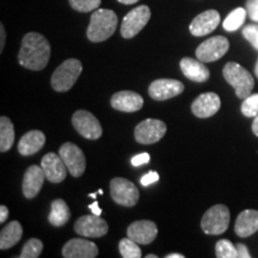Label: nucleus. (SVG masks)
Masks as SVG:
<instances>
[{
    "mask_svg": "<svg viewBox=\"0 0 258 258\" xmlns=\"http://www.w3.org/2000/svg\"><path fill=\"white\" fill-rule=\"evenodd\" d=\"M50 59V44L43 35L29 32L22 40L18 53L21 66L31 71H41L47 66Z\"/></svg>",
    "mask_w": 258,
    "mask_h": 258,
    "instance_id": "nucleus-1",
    "label": "nucleus"
},
{
    "mask_svg": "<svg viewBox=\"0 0 258 258\" xmlns=\"http://www.w3.org/2000/svg\"><path fill=\"white\" fill-rule=\"evenodd\" d=\"M118 19L112 10L97 9L93 11L90 24L86 31L88 38L91 42L98 43L111 37L117 28Z\"/></svg>",
    "mask_w": 258,
    "mask_h": 258,
    "instance_id": "nucleus-2",
    "label": "nucleus"
},
{
    "mask_svg": "<svg viewBox=\"0 0 258 258\" xmlns=\"http://www.w3.org/2000/svg\"><path fill=\"white\" fill-rule=\"evenodd\" d=\"M222 76L226 82L234 89L238 98L245 99L251 95L254 88L253 77L239 63L233 62V61L226 63L222 70Z\"/></svg>",
    "mask_w": 258,
    "mask_h": 258,
    "instance_id": "nucleus-3",
    "label": "nucleus"
},
{
    "mask_svg": "<svg viewBox=\"0 0 258 258\" xmlns=\"http://www.w3.org/2000/svg\"><path fill=\"white\" fill-rule=\"evenodd\" d=\"M83 72V64L78 59L63 61L51 76V88L56 92H66L72 89Z\"/></svg>",
    "mask_w": 258,
    "mask_h": 258,
    "instance_id": "nucleus-4",
    "label": "nucleus"
},
{
    "mask_svg": "<svg viewBox=\"0 0 258 258\" xmlns=\"http://www.w3.org/2000/svg\"><path fill=\"white\" fill-rule=\"evenodd\" d=\"M230 219V209L225 205H215L209 208L202 217L201 228L206 234H222L227 231Z\"/></svg>",
    "mask_w": 258,
    "mask_h": 258,
    "instance_id": "nucleus-5",
    "label": "nucleus"
},
{
    "mask_svg": "<svg viewBox=\"0 0 258 258\" xmlns=\"http://www.w3.org/2000/svg\"><path fill=\"white\" fill-rule=\"evenodd\" d=\"M151 18V10L146 5H140L124 16L121 24V35L123 38H133L146 27Z\"/></svg>",
    "mask_w": 258,
    "mask_h": 258,
    "instance_id": "nucleus-6",
    "label": "nucleus"
},
{
    "mask_svg": "<svg viewBox=\"0 0 258 258\" xmlns=\"http://www.w3.org/2000/svg\"><path fill=\"white\" fill-rule=\"evenodd\" d=\"M110 192L112 200L117 205L124 206V207H133L140 198V194L134 183L121 177L111 179Z\"/></svg>",
    "mask_w": 258,
    "mask_h": 258,
    "instance_id": "nucleus-7",
    "label": "nucleus"
},
{
    "mask_svg": "<svg viewBox=\"0 0 258 258\" xmlns=\"http://www.w3.org/2000/svg\"><path fill=\"white\" fill-rule=\"evenodd\" d=\"M230 49V42L224 36H214L208 38L198 47L196 57L202 62H214L227 53Z\"/></svg>",
    "mask_w": 258,
    "mask_h": 258,
    "instance_id": "nucleus-8",
    "label": "nucleus"
},
{
    "mask_svg": "<svg viewBox=\"0 0 258 258\" xmlns=\"http://www.w3.org/2000/svg\"><path fill=\"white\" fill-rule=\"evenodd\" d=\"M73 127L82 135L89 140H97L102 137L103 129L97 117L90 111L78 110L74 112L72 117Z\"/></svg>",
    "mask_w": 258,
    "mask_h": 258,
    "instance_id": "nucleus-9",
    "label": "nucleus"
},
{
    "mask_svg": "<svg viewBox=\"0 0 258 258\" xmlns=\"http://www.w3.org/2000/svg\"><path fill=\"white\" fill-rule=\"evenodd\" d=\"M166 133V124L156 118H147L135 127L134 135L138 143L151 145L158 143Z\"/></svg>",
    "mask_w": 258,
    "mask_h": 258,
    "instance_id": "nucleus-10",
    "label": "nucleus"
},
{
    "mask_svg": "<svg viewBox=\"0 0 258 258\" xmlns=\"http://www.w3.org/2000/svg\"><path fill=\"white\" fill-rule=\"evenodd\" d=\"M59 154L62 158L63 163L66 164L69 172L73 177H80L85 172L86 159L84 156L82 148H79L76 144L66 143L59 148Z\"/></svg>",
    "mask_w": 258,
    "mask_h": 258,
    "instance_id": "nucleus-11",
    "label": "nucleus"
},
{
    "mask_svg": "<svg viewBox=\"0 0 258 258\" xmlns=\"http://www.w3.org/2000/svg\"><path fill=\"white\" fill-rule=\"evenodd\" d=\"M109 226L99 215H83L74 224V231L86 238H101L108 233Z\"/></svg>",
    "mask_w": 258,
    "mask_h": 258,
    "instance_id": "nucleus-12",
    "label": "nucleus"
},
{
    "mask_svg": "<svg viewBox=\"0 0 258 258\" xmlns=\"http://www.w3.org/2000/svg\"><path fill=\"white\" fill-rule=\"evenodd\" d=\"M184 91V85L175 79H158L151 84L148 93L154 101H167Z\"/></svg>",
    "mask_w": 258,
    "mask_h": 258,
    "instance_id": "nucleus-13",
    "label": "nucleus"
},
{
    "mask_svg": "<svg viewBox=\"0 0 258 258\" xmlns=\"http://www.w3.org/2000/svg\"><path fill=\"white\" fill-rule=\"evenodd\" d=\"M220 23V15L215 10H207L192 19L189 25L191 35L196 37L206 36L218 28Z\"/></svg>",
    "mask_w": 258,
    "mask_h": 258,
    "instance_id": "nucleus-14",
    "label": "nucleus"
},
{
    "mask_svg": "<svg viewBox=\"0 0 258 258\" xmlns=\"http://www.w3.org/2000/svg\"><path fill=\"white\" fill-rule=\"evenodd\" d=\"M41 166L46 175V179L50 183H61L66 178L69 171L60 154L55 153H47L42 158Z\"/></svg>",
    "mask_w": 258,
    "mask_h": 258,
    "instance_id": "nucleus-15",
    "label": "nucleus"
},
{
    "mask_svg": "<svg viewBox=\"0 0 258 258\" xmlns=\"http://www.w3.org/2000/svg\"><path fill=\"white\" fill-rule=\"evenodd\" d=\"M221 106L220 97L214 92H206L200 95L191 104L192 114L199 118L212 117Z\"/></svg>",
    "mask_w": 258,
    "mask_h": 258,
    "instance_id": "nucleus-16",
    "label": "nucleus"
},
{
    "mask_svg": "<svg viewBox=\"0 0 258 258\" xmlns=\"http://www.w3.org/2000/svg\"><path fill=\"white\" fill-rule=\"evenodd\" d=\"M98 247L95 243L82 238L71 239L62 247L64 258H95L98 256Z\"/></svg>",
    "mask_w": 258,
    "mask_h": 258,
    "instance_id": "nucleus-17",
    "label": "nucleus"
},
{
    "mask_svg": "<svg viewBox=\"0 0 258 258\" xmlns=\"http://www.w3.org/2000/svg\"><path fill=\"white\" fill-rule=\"evenodd\" d=\"M127 234L131 239L137 241L138 244L147 245L151 244L157 238L158 227L153 221L139 220L129 225Z\"/></svg>",
    "mask_w": 258,
    "mask_h": 258,
    "instance_id": "nucleus-18",
    "label": "nucleus"
},
{
    "mask_svg": "<svg viewBox=\"0 0 258 258\" xmlns=\"http://www.w3.org/2000/svg\"><path fill=\"white\" fill-rule=\"evenodd\" d=\"M46 179V175H44L43 169L42 166L32 165L25 171L23 177V195L27 199H34L36 198L37 194L40 192L42 186H43V182Z\"/></svg>",
    "mask_w": 258,
    "mask_h": 258,
    "instance_id": "nucleus-19",
    "label": "nucleus"
},
{
    "mask_svg": "<svg viewBox=\"0 0 258 258\" xmlns=\"http://www.w3.org/2000/svg\"><path fill=\"white\" fill-rule=\"evenodd\" d=\"M110 103L115 110L123 112H135L143 108L144 99L137 92L120 91L111 97Z\"/></svg>",
    "mask_w": 258,
    "mask_h": 258,
    "instance_id": "nucleus-20",
    "label": "nucleus"
},
{
    "mask_svg": "<svg viewBox=\"0 0 258 258\" xmlns=\"http://www.w3.org/2000/svg\"><path fill=\"white\" fill-rule=\"evenodd\" d=\"M258 231V211L246 209L238 215L234 225L235 234L240 238H247Z\"/></svg>",
    "mask_w": 258,
    "mask_h": 258,
    "instance_id": "nucleus-21",
    "label": "nucleus"
},
{
    "mask_svg": "<svg viewBox=\"0 0 258 258\" xmlns=\"http://www.w3.org/2000/svg\"><path fill=\"white\" fill-rule=\"evenodd\" d=\"M180 70L186 78L196 83H203L209 79V70L206 64L199 59H191V57H183L179 62Z\"/></svg>",
    "mask_w": 258,
    "mask_h": 258,
    "instance_id": "nucleus-22",
    "label": "nucleus"
},
{
    "mask_svg": "<svg viewBox=\"0 0 258 258\" xmlns=\"http://www.w3.org/2000/svg\"><path fill=\"white\" fill-rule=\"evenodd\" d=\"M46 144V135L41 131H30L22 137L18 143V152L24 157L37 153Z\"/></svg>",
    "mask_w": 258,
    "mask_h": 258,
    "instance_id": "nucleus-23",
    "label": "nucleus"
},
{
    "mask_svg": "<svg viewBox=\"0 0 258 258\" xmlns=\"http://www.w3.org/2000/svg\"><path fill=\"white\" fill-rule=\"evenodd\" d=\"M23 235V228L18 221H11L5 226L0 233V249L8 250L15 246Z\"/></svg>",
    "mask_w": 258,
    "mask_h": 258,
    "instance_id": "nucleus-24",
    "label": "nucleus"
},
{
    "mask_svg": "<svg viewBox=\"0 0 258 258\" xmlns=\"http://www.w3.org/2000/svg\"><path fill=\"white\" fill-rule=\"evenodd\" d=\"M71 218V211L67 203L63 200L57 199L51 202L50 213H49V222L55 227H61L69 222Z\"/></svg>",
    "mask_w": 258,
    "mask_h": 258,
    "instance_id": "nucleus-25",
    "label": "nucleus"
},
{
    "mask_svg": "<svg viewBox=\"0 0 258 258\" xmlns=\"http://www.w3.org/2000/svg\"><path fill=\"white\" fill-rule=\"evenodd\" d=\"M15 143V127L6 116L0 118V151L8 152Z\"/></svg>",
    "mask_w": 258,
    "mask_h": 258,
    "instance_id": "nucleus-26",
    "label": "nucleus"
},
{
    "mask_svg": "<svg viewBox=\"0 0 258 258\" xmlns=\"http://www.w3.org/2000/svg\"><path fill=\"white\" fill-rule=\"evenodd\" d=\"M246 15H247V11L245 9L243 8L235 9L225 18L224 23H222V27H224L226 31H230V32L238 30V29L244 24L245 19H246Z\"/></svg>",
    "mask_w": 258,
    "mask_h": 258,
    "instance_id": "nucleus-27",
    "label": "nucleus"
},
{
    "mask_svg": "<svg viewBox=\"0 0 258 258\" xmlns=\"http://www.w3.org/2000/svg\"><path fill=\"white\" fill-rule=\"evenodd\" d=\"M120 253L123 258H140L141 249L139 247V244L131 238H123L118 244Z\"/></svg>",
    "mask_w": 258,
    "mask_h": 258,
    "instance_id": "nucleus-28",
    "label": "nucleus"
},
{
    "mask_svg": "<svg viewBox=\"0 0 258 258\" xmlns=\"http://www.w3.org/2000/svg\"><path fill=\"white\" fill-rule=\"evenodd\" d=\"M215 254L218 258H238L237 246L227 239H220L215 245Z\"/></svg>",
    "mask_w": 258,
    "mask_h": 258,
    "instance_id": "nucleus-29",
    "label": "nucleus"
},
{
    "mask_svg": "<svg viewBox=\"0 0 258 258\" xmlns=\"http://www.w3.org/2000/svg\"><path fill=\"white\" fill-rule=\"evenodd\" d=\"M43 250V243L37 238H32L29 239L27 243L24 244L23 249H22L21 258H37Z\"/></svg>",
    "mask_w": 258,
    "mask_h": 258,
    "instance_id": "nucleus-30",
    "label": "nucleus"
},
{
    "mask_svg": "<svg viewBox=\"0 0 258 258\" xmlns=\"http://www.w3.org/2000/svg\"><path fill=\"white\" fill-rule=\"evenodd\" d=\"M241 112L246 117H256L258 115V93H251L241 103Z\"/></svg>",
    "mask_w": 258,
    "mask_h": 258,
    "instance_id": "nucleus-31",
    "label": "nucleus"
},
{
    "mask_svg": "<svg viewBox=\"0 0 258 258\" xmlns=\"http://www.w3.org/2000/svg\"><path fill=\"white\" fill-rule=\"evenodd\" d=\"M102 0H70V5L78 12H91L99 8Z\"/></svg>",
    "mask_w": 258,
    "mask_h": 258,
    "instance_id": "nucleus-32",
    "label": "nucleus"
},
{
    "mask_svg": "<svg viewBox=\"0 0 258 258\" xmlns=\"http://www.w3.org/2000/svg\"><path fill=\"white\" fill-rule=\"evenodd\" d=\"M243 36L258 50V24H249L243 29Z\"/></svg>",
    "mask_w": 258,
    "mask_h": 258,
    "instance_id": "nucleus-33",
    "label": "nucleus"
},
{
    "mask_svg": "<svg viewBox=\"0 0 258 258\" xmlns=\"http://www.w3.org/2000/svg\"><path fill=\"white\" fill-rule=\"evenodd\" d=\"M246 11L250 18L258 23V0H246Z\"/></svg>",
    "mask_w": 258,
    "mask_h": 258,
    "instance_id": "nucleus-34",
    "label": "nucleus"
},
{
    "mask_svg": "<svg viewBox=\"0 0 258 258\" xmlns=\"http://www.w3.org/2000/svg\"><path fill=\"white\" fill-rule=\"evenodd\" d=\"M158 180H159V175H158V172H156V171H151V172L146 173L144 177H141L140 183L144 186H148L153 184V183L158 182Z\"/></svg>",
    "mask_w": 258,
    "mask_h": 258,
    "instance_id": "nucleus-35",
    "label": "nucleus"
},
{
    "mask_svg": "<svg viewBox=\"0 0 258 258\" xmlns=\"http://www.w3.org/2000/svg\"><path fill=\"white\" fill-rule=\"evenodd\" d=\"M151 160V157L148 153H140V154H137V156H134L132 158V165L133 166H141L144 165V164H147L150 163Z\"/></svg>",
    "mask_w": 258,
    "mask_h": 258,
    "instance_id": "nucleus-36",
    "label": "nucleus"
},
{
    "mask_svg": "<svg viewBox=\"0 0 258 258\" xmlns=\"http://www.w3.org/2000/svg\"><path fill=\"white\" fill-rule=\"evenodd\" d=\"M237 252H238V258H250L251 254H250V251L247 249L246 245L241 244V243H238L237 245Z\"/></svg>",
    "mask_w": 258,
    "mask_h": 258,
    "instance_id": "nucleus-37",
    "label": "nucleus"
},
{
    "mask_svg": "<svg viewBox=\"0 0 258 258\" xmlns=\"http://www.w3.org/2000/svg\"><path fill=\"white\" fill-rule=\"evenodd\" d=\"M9 217V209L6 206H0V222L4 224V222L8 220Z\"/></svg>",
    "mask_w": 258,
    "mask_h": 258,
    "instance_id": "nucleus-38",
    "label": "nucleus"
},
{
    "mask_svg": "<svg viewBox=\"0 0 258 258\" xmlns=\"http://www.w3.org/2000/svg\"><path fill=\"white\" fill-rule=\"evenodd\" d=\"M5 38H6V34H5V29L4 25H0V51L4 50V46H5Z\"/></svg>",
    "mask_w": 258,
    "mask_h": 258,
    "instance_id": "nucleus-39",
    "label": "nucleus"
},
{
    "mask_svg": "<svg viewBox=\"0 0 258 258\" xmlns=\"http://www.w3.org/2000/svg\"><path fill=\"white\" fill-rule=\"evenodd\" d=\"M89 208L91 209V212L93 213V214H96V215H101L102 214V209L98 206V202H97V201L93 202L92 205H90Z\"/></svg>",
    "mask_w": 258,
    "mask_h": 258,
    "instance_id": "nucleus-40",
    "label": "nucleus"
},
{
    "mask_svg": "<svg viewBox=\"0 0 258 258\" xmlns=\"http://www.w3.org/2000/svg\"><path fill=\"white\" fill-rule=\"evenodd\" d=\"M252 132L256 137H258V115L254 117V120L252 122Z\"/></svg>",
    "mask_w": 258,
    "mask_h": 258,
    "instance_id": "nucleus-41",
    "label": "nucleus"
},
{
    "mask_svg": "<svg viewBox=\"0 0 258 258\" xmlns=\"http://www.w3.org/2000/svg\"><path fill=\"white\" fill-rule=\"evenodd\" d=\"M118 3H121V4H124V5H133L135 3H138L139 0H117Z\"/></svg>",
    "mask_w": 258,
    "mask_h": 258,
    "instance_id": "nucleus-42",
    "label": "nucleus"
},
{
    "mask_svg": "<svg viewBox=\"0 0 258 258\" xmlns=\"http://www.w3.org/2000/svg\"><path fill=\"white\" fill-rule=\"evenodd\" d=\"M166 258H184V256L180 253H171V254H167Z\"/></svg>",
    "mask_w": 258,
    "mask_h": 258,
    "instance_id": "nucleus-43",
    "label": "nucleus"
},
{
    "mask_svg": "<svg viewBox=\"0 0 258 258\" xmlns=\"http://www.w3.org/2000/svg\"><path fill=\"white\" fill-rule=\"evenodd\" d=\"M254 74H256V77L258 78V60L256 62V66H254Z\"/></svg>",
    "mask_w": 258,
    "mask_h": 258,
    "instance_id": "nucleus-44",
    "label": "nucleus"
},
{
    "mask_svg": "<svg viewBox=\"0 0 258 258\" xmlns=\"http://www.w3.org/2000/svg\"><path fill=\"white\" fill-rule=\"evenodd\" d=\"M97 194H98V192H92V194H89V196H90V198H92V199H96Z\"/></svg>",
    "mask_w": 258,
    "mask_h": 258,
    "instance_id": "nucleus-45",
    "label": "nucleus"
},
{
    "mask_svg": "<svg viewBox=\"0 0 258 258\" xmlns=\"http://www.w3.org/2000/svg\"><path fill=\"white\" fill-rule=\"evenodd\" d=\"M146 258H158L157 254H147Z\"/></svg>",
    "mask_w": 258,
    "mask_h": 258,
    "instance_id": "nucleus-46",
    "label": "nucleus"
},
{
    "mask_svg": "<svg viewBox=\"0 0 258 258\" xmlns=\"http://www.w3.org/2000/svg\"><path fill=\"white\" fill-rule=\"evenodd\" d=\"M97 192H98V194H99V195H102V194H103V190H102V189H99V190H98V191H97Z\"/></svg>",
    "mask_w": 258,
    "mask_h": 258,
    "instance_id": "nucleus-47",
    "label": "nucleus"
}]
</instances>
